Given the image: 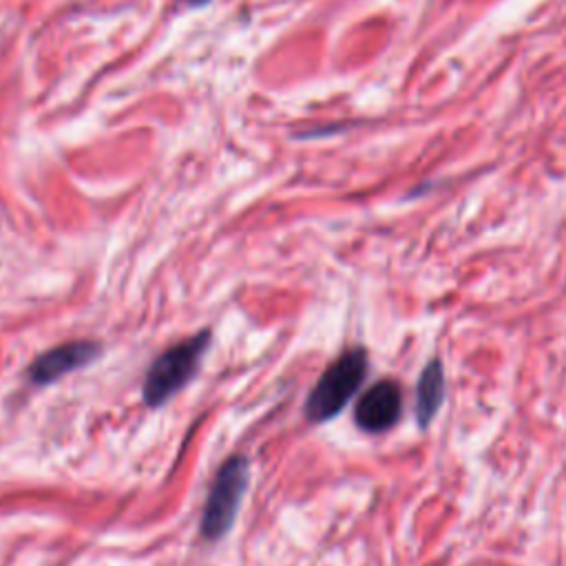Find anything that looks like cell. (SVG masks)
Instances as JSON below:
<instances>
[{
  "mask_svg": "<svg viewBox=\"0 0 566 566\" xmlns=\"http://www.w3.org/2000/svg\"><path fill=\"white\" fill-rule=\"evenodd\" d=\"M190 2H206V0H190Z\"/></svg>",
  "mask_w": 566,
  "mask_h": 566,
  "instance_id": "52a82bcc",
  "label": "cell"
},
{
  "mask_svg": "<svg viewBox=\"0 0 566 566\" xmlns=\"http://www.w3.org/2000/svg\"><path fill=\"white\" fill-rule=\"evenodd\" d=\"M248 480H250V464H248V458L241 453L230 455L219 467L201 513V535L208 542H217L232 528Z\"/></svg>",
  "mask_w": 566,
  "mask_h": 566,
  "instance_id": "3957f363",
  "label": "cell"
},
{
  "mask_svg": "<svg viewBox=\"0 0 566 566\" xmlns=\"http://www.w3.org/2000/svg\"><path fill=\"white\" fill-rule=\"evenodd\" d=\"M210 332H197L195 336L172 345L161 356L153 360L144 376L142 398L148 407H159L168 402L179 389H184L199 369L201 356L210 345Z\"/></svg>",
  "mask_w": 566,
  "mask_h": 566,
  "instance_id": "6da1fadb",
  "label": "cell"
},
{
  "mask_svg": "<svg viewBox=\"0 0 566 566\" xmlns=\"http://www.w3.org/2000/svg\"><path fill=\"white\" fill-rule=\"evenodd\" d=\"M402 411V396L394 380H380L369 387L354 409V420L363 431L380 433L394 427Z\"/></svg>",
  "mask_w": 566,
  "mask_h": 566,
  "instance_id": "5b68a950",
  "label": "cell"
},
{
  "mask_svg": "<svg viewBox=\"0 0 566 566\" xmlns=\"http://www.w3.org/2000/svg\"><path fill=\"white\" fill-rule=\"evenodd\" d=\"M97 356H99V345L93 340H71V343L51 347L31 363L27 371L29 382L38 387L51 385L57 378L71 374L73 369L88 365Z\"/></svg>",
  "mask_w": 566,
  "mask_h": 566,
  "instance_id": "277c9868",
  "label": "cell"
},
{
  "mask_svg": "<svg viewBox=\"0 0 566 566\" xmlns=\"http://www.w3.org/2000/svg\"><path fill=\"white\" fill-rule=\"evenodd\" d=\"M367 374V352L354 347L340 354L318 378L305 402V416L312 422L334 418L356 394Z\"/></svg>",
  "mask_w": 566,
  "mask_h": 566,
  "instance_id": "7a4b0ae2",
  "label": "cell"
},
{
  "mask_svg": "<svg viewBox=\"0 0 566 566\" xmlns=\"http://www.w3.org/2000/svg\"><path fill=\"white\" fill-rule=\"evenodd\" d=\"M442 394H444V374H442V365L440 360H431L418 380V389H416V416H418V424L427 427L436 411L442 405Z\"/></svg>",
  "mask_w": 566,
  "mask_h": 566,
  "instance_id": "8992f818",
  "label": "cell"
}]
</instances>
